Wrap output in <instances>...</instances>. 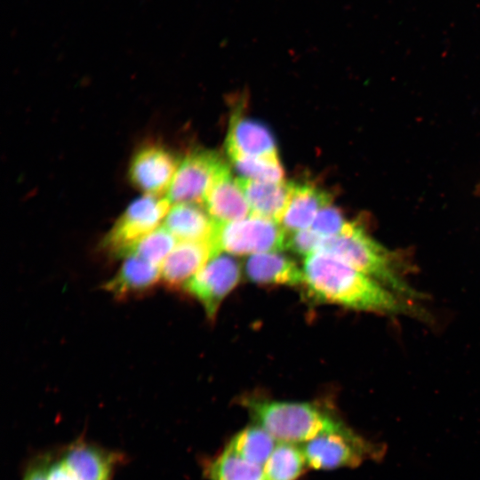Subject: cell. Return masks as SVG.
I'll use <instances>...</instances> for the list:
<instances>
[{
	"label": "cell",
	"instance_id": "obj_1",
	"mask_svg": "<svg viewBox=\"0 0 480 480\" xmlns=\"http://www.w3.org/2000/svg\"><path fill=\"white\" fill-rule=\"evenodd\" d=\"M302 272L303 284L318 300L381 313L402 308L388 288L326 252L308 255Z\"/></svg>",
	"mask_w": 480,
	"mask_h": 480
},
{
	"label": "cell",
	"instance_id": "obj_2",
	"mask_svg": "<svg viewBox=\"0 0 480 480\" xmlns=\"http://www.w3.org/2000/svg\"><path fill=\"white\" fill-rule=\"evenodd\" d=\"M244 406L255 423L277 441L305 443L348 427L338 417L308 403L246 399Z\"/></svg>",
	"mask_w": 480,
	"mask_h": 480
},
{
	"label": "cell",
	"instance_id": "obj_3",
	"mask_svg": "<svg viewBox=\"0 0 480 480\" xmlns=\"http://www.w3.org/2000/svg\"><path fill=\"white\" fill-rule=\"evenodd\" d=\"M318 251L337 257L397 293L413 296V291L398 274L391 253L372 238L360 224L348 221L340 235L324 238Z\"/></svg>",
	"mask_w": 480,
	"mask_h": 480
},
{
	"label": "cell",
	"instance_id": "obj_4",
	"mask_svg": "<svg viewBox=\"0 0 480 480\" xmlns=\"http://www.w3.org/2000/svg\"><path fill=\"white\" fill-rule=\"evenodd\" d=\"M286 238L287 233L278 222L251 214L236 221L214 222L210 242L217 252L251 256L282 251Z\"/></svg>",
	"mask_w": 480,
	"mask_h": 480
},
{
	"label": "cell",
	"instance_id": "obj_5",
	"mask_svg": "<svg viewBox=\"0 0 480 480\" xmlns=\"http://www.w3.org/2000/svg\"><path fill=\"white\" fill-rule=\"evenodd\" d=\"M308 466L317 469L356 467L366 460L381 459L382 444L372 443L349 427L318 436L301 445Z\"/></svg>",
	"mask_w": 480,
	"mask_h": 480
},
{
	"label": "cell",
	"instance_id": "obj_6",
	"mask_svg": "<svg viewBox=\"0 0 480 480\" xmlns=\"http://www.w3.org/2000/svg\"><path fill=\"white\" fill-rule=\"evenodd\" d=\"M170 207L166 197L145 195L136 199L107 234L104 248L114 256H127L139 240L159 227Z\"/></svg>",
	"mask_w": 480,
	"mask_h": 480
},
{
	"label": "cell",
	"instance_id": "obj_7",
	"mask_svg": "<svg viewBox=\"0 0 480 480\" xmlns=\"http://www.w3.org/2000/svg\"><path fill=\"white\" fill-rule=\"evenodd\" d=\"M228 169L217 153L207 150L192 152L178 164L165 197L171 204L195 203L203 205L211 185Z\"/></svg>",
	"mask_w": 480,
	"mask_h": 480
},
{
	"label": "cell",
	"instance_id": "obj_8",
	"mask_svg": "<svg viewBox=\"0 0 480 480\" xmlns=\"http://www.w3.org/2000/svg\"><path fill=\"white\" fill-rule=\"evenodd\" d=\"M240 277L238 262L220 252L212 256L184 288L201 302L208 317L212 318Z\"/></svg>",
	"mask_w": 480,
	"mask_h": 480
},
{
	"label": "cell",
	"instance_id": "obj_9",
	"mask_svg": "<svg viewBox=\"0 0 480 480\" xmlns=\"http://www.w3.org/2000/svg\"><path fill=\"white\" fill-rule=\"evenodd\" d=\"M178 164L172 154L157 145L140 148L131 160L129 179L135 188L146 195L157 196L167 192Z\"/></svg>",
	"mask_w": 480,
	"mask_h": 480
},
{
	"label": "cell",
	"instance_id": "obj_10",
	"mask_svg": "<svg viewBox=\"0 0 480 480\" xmlns=\"http://www.w3.org/2000/svg\"><path fill=\"white\" fill-rule=\"evenodd\" d=\"M59 457L77 480H112L121 453L106 450L83 438L67 445Z\"/></svg>",
	"mask_w": 480,
	"mask_h": 480
},
{
	"label": "cell",
	"instance_id": "obj_11",
	"mask_svg": "<svg viewBox=\"0 0 480 480\" xmlns=\"http://www.w3.org/2000/svg\"><path fill=\"white\" fill-rule=\"evenodd\" d=\"M226 150L231 161L242 157L277 156L275 140L262 124L235 114L226 139Z\"/></svg>",
	"mask_w": 480,
	"mask_h": 480
},
{
	"label": "cell",
	"instance_id": "obj_12",
	"mask_svg": "<svg viewBox=\"0 0 480 480\" xmlns=\"http://www.w3.org/2000/svg\"><path fill=\"white\" fill-rule=\"evenodd\" d=\"M210 241L180 242L161 266V278L171 287H185L218 254Z\"/></svg>",
	"mask_w": 480,
	"mask_h": 480
},
{
	"label": "cell",
	"instance_id": "obj_13",
	"mask_svg": "<svg viewBox=\"0 0 480 480\" xmlns=\"http://www.w3.org/2000/svg\"><path fill=\"white\" fill-rule=\"evenodd\" d=\"M203 206L216 223L239 220L251 215V210L236 179L230 170L221 173L211 185Z\"/></svg>",
	"mask_w": 480,
	"mask_h": 480
},
{
	"label": "cell",
	"instance_id": "obj_14",
	"mask_svg": "<svg viewBox=\"0 0 480 480\" xmlns=\"http://www.w3.org/2000/svg\"><path fill=\"white\" fill-rule=\"evenodd\" d=\"M332 204L327 192L311 184L291 182V195L280 225L287 234L309 228L317 213Z\"/></svg>",
	"mask_w": 480,
	"mask_h": 480
},
{
	"label": "cell",
	"instance_id": "obj_15",
	"mask_svg": "<svg viewBox=\"0 0 480 480\" xmlns=\"http://www.w3.org/2000/svg\"><path fill=\"white\" fill-rule=\"evenodd\" d=\"M236 181L244 194L251 214L280 224L291 195V182L259 181L239 177Z\"/></svg>",
	"mask_w": 480,
	"mask_h": 480
},
{
	"label": "cell",
	"instance_id": "obj_16",
	"mask_svg": "<svg viewBox=\"0 0 480 480\" xmlns=\"http://www.w3.org/2000/svg\"><path fill=\"white\" fill-rule=\"evenodd\" d=\"M244 269L251 281L261 284L299 285L304 281L302 268L279 251L249 256Z\"/></svg>",
	"mask_w": 480,
	"mask_h": 480
},
{
	"label": "cell",
	"instance_id": "obj_17",
	"mask_svg": "<svg viewBox=\"0 0 480 480\" xmlns=\"http://www.w3.org/2000/svg\"><path fill=\"white\" fill-rule=\"evenodd\" d=\"M201 205L195 203L172 204L164 218V226L180 242L210 241L214 222Z\"/></svg>",
	"mask_w": 480,
	"mask_h": 480
},
{
	"label": "cell",
	"instance_id": "obj_18",
	"mask_svg": "<svg viewBox=\"0 0 480 480\" xmlns=\"http://www.w3.org/2000/svg\"><path fill=\"white\" fill-rule=\"evenodd\" d=\"M161 278V267L134 254L128 255L106 289L117 297L143 292Z\"/></svg>",
	"mask_w": 480,
	"mask_h": 480
},
{
	"label": "cell",
	"instance_id": "obj_19",
	"mask_svg": "<svg viewBox=\"0 0 480 480\" xmlns=\"http://www.w3.org/2000/svg\"><path fill=\"white\" fill-rule=\"evenodd\" d=\"M276 441L267 430L255 424L236 433L229 440L226 449L262 468L272 453Z\"/></svg>",
	"mask_w": 480,
	"mask_h": 480
},
{
	"label": "cell",
	"instance_id": "obj_20",
	"mask_svg": "<svg viewBox=\"0 0 480 480\" xmlns=\"http://www.w3.org/2000/svg\"><path fill=\"white\" fill-rule=\"evenodd\" d=\"M308 466L301 446L278 441L262 467L264 480H297Z\"/></svg>",
	"mask_w": 480,
	"mask_h": 480
},
{
	"label": "cell",
	"instance_id": "obj_21",
	"mask_svg": "<svg viewBox=\"0 0 480 480\" xmlns=\"http://www.w3.org/2000/svg\"><path fill=\"white\" fill-rule=\"evenodd\" d=\"M209 480H263L262 468L238 457L226 448L206 465Z\"/></svg>",
	"mask_w": 480,
	"mask_h": 480
},
{
	"label": "cell",
	"instance_id": "obj_22",
	"mask_svg": "<svg viewBox=\"0 0 480 480\" xmlns=\"http://www.w3.org/2000/svg\"><path fill=\"white\" fill-rule=\"evenodd\" d=\"M176 241L164 226H159L139 240L128 255L134 254L161 267L176 246Z\"/></svg>",
	"mask_w": 480,
	"mask_h": 480
},
{
	"label": "cell",
	"instance_id": "obj_23",
	"mask_svg": "<svg viewBox=\"0 0 480 480\" xmlns=\"http://www.w3.org/2000/svg\"><path fill=\"white\" fill-rule=\"evenodd\" d=\"M232 163L241 177L259 181H284V169L277 156L242 157Z\"/></svg>",
	"mask_w": 480,
	"mask_h": 480
},
{
	"label": "cell",
	"instance_id": "obj_24",
	"mask_svg": "<svg viewBox=\"0 0 480 480\" xmlns=\"http://www.w3.org/2000/svg\"><path fill=\"white\" fill-rule=\"evenodd\" d=\"M348 222L341 212L330 204L320 210L309 228L323 238H329L340 235Z\"/></svg>",
	"mask_w": 480,
	"mask_h": 480
},
{
	"label": "cell",
	"instance_id": "obj_25",
	"mask_svg": "<svg viewBox=\"0 0 480 480\" xmlns=\"http://www.w3.org/2000/svg\"><path fill=\"white\" fill-rule=\"evenodd\" d=\"M324 239L311 228H306L287 234L285 248L307 257L318 251Z\"/></svg>",
	"mask_w": 480,
	"mask_h": 480
},
{
	"label": "cell",
	"instance_id": "obj_26",
	"mask_svg": "<svg viewBox=\"0 0 480 480\" xmlns=\"http://www.w3.org/2000/svg\"><path fill=\"white\" fill-rule=\"evenodd\" d=\"M52 453H42L32 459L22 474L21 480H48V466Z\"/></svg>",
	"mask_w": 480,
	"mask_h": 480
},
{
	"label": "cell",
	"instance_id": "obj_27",
	"mask_svg": "<svg viewBox=\"0 0 480 480\" xmlns=\"http://www.w3.org/2000/svg\"><path fill=\"white\" fill-rule=\"evenodd\" d=\"M47 475L48 480H77L66 468L59 455H51Z\"/></svg>",
	"mask_w": 480,
	"mask_h": 480
},
{
	"label": "cell",
	"instance_id": "obj_28",
	"mask_svg": "<svg viewBox=\"0 0 480 480\" xmlns=\"http://www.w3.org/2000/svg\"><path fill=\"white\" fill-rule=\"evenodd\" d=\"M264 480V479H263Z\"/></svg>",
	"mask_w": 480,
	"mask_h": 480
}]
</instances>
